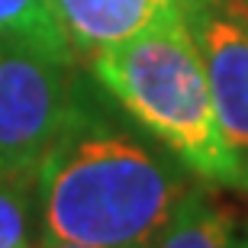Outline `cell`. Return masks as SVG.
<instances>
[{
  "label": "cell",
  "instance_id": "3957f363",
  "mask_svg": "<svg viewBox=\"0 0 248 248\" xmlns=\"http://www.w3.org/2000/svg\"><path fill=\"white\" fill-rule=\"evenodd\" d=\"M68 68L39 48L0 42V171H39L81 100Z\"/></svg>",
  "mask_w": 248,
  "mask_h": 248
},
{
  "label": "cell",
  "instance_id": "ba28073f",
  "mask_svg": "<svg viewBox=\"0 0 248 248\" xmlns=\"http://www.w3.org/2000/svg\"><path fill=\"white\" fill-rule=\"evenodd\" d=\"M39 171H0V248H32Z\"/></svg>",
  "mask_w": 248,
  "mask_h": 248
},
{
  "label": "cell",
  "instance_id": "8992f818",
  "mask_svg": "<svg viewBox=\"0 0 248 248\" xmlns=\"http://www.w3.org/2000/svg\"><path fill=\"white\" fill-rule=\"evenodd\" d=\"M239 206L206 187H190L148 248H242Z\"/></svg>",
  "mask_w": 248,
  "mask_h": 248
},
{
  "label": "cell",
  "instance_id": "9c48e42d",
  "mask_svg": "<svg viewBox=\"0 0 248 248\" xmlns=\"http://www.w3.org/2000/svg\"><path fill=\"white\" fill-rule=\"evenodd\" d=\"M32 248H93V245H81V242H64V239H55V235L42 232V235L32 242Z\"/></svg>",
  "mask_w": 248,
  "mask_h": 248
},
{
  "label": "cell",
  "instance_id": "8fae6325",
  "mask_svg": "<svg viewBox=\"0 0 248 248\" xmlns=\"http://www.w3.org/2000/svg\"><path fill=\"white\" fill-rule=\"evenodd\" d=\"M242 248H248V229H245V235H242Z\"/></svg>",
  "mask_w": 248,
  "mask_h": 248
},
{
  "label": "cell",
  "instance_id": "30bf717a",
  "mask_svg": "<svg viewBox=\"0 0 248 248\" xmlns=\"http://www.w3.org/2000/svg\"><path fill=\"white\" fill-rule=\"evenodd\" d=\"M187 3V16L190 13H197V10H203V7H229V10H242L239 7V0H184Z\"/></svg>",
  "mask_w": 248,
  "mask_h": 248
},
{
  "label": "cell",
  "instance_id": "5b68a950",
  "mask_svg": "<svg viewBox=\"0 0 248 248\" xmlns=\"http://www.w3.org/2000/svg\"><path fill=\"white\" fill-rule=\"evenodd\" d=\"M52 7L71 52L87 62L161 23L187 19L184 0H52Z\"/></svg>",
  "mask_w": 248,
  "mask_h": 248
},
{
  "label": "cell",
  "instance_id": "6da1fadb",
  "mask_svg": "<svg viewBox=\"0 0 248 248\" xmlns=\"http://www.w3.org/2000/svg\"><path fill=\"white\" fill-rule=\"evenodd\" d=\"M187 190L184 171L84 100L39 161L42 229L93 248H148Z\"/></svg>",
  "mask_w": 248,
  "mask_h": 248
},
{
  "label": "cell",
  "instance_id": "52a82bcc",
  "mask_svg": "<svg viewBox=\"0 0 248 248\" xmlns=\"http://www.w3.org/2000/svg\"><path fill=\"white\" fill-rule=\"evenodd\" d=\"M0 42H19L62 62H74L52 0H0Z\"/></svg>",
  "mask_w": 248,
  "mask_h": 248
},
{
  "label": "cell",
  "instance_id": "277c9868",
  "mask_svg": "<svg viewBox=\"0 0 248 248\" xmlns=\"http://www.w3.org/2000/svg\"><path fill=\"white\" fill-rule=\"evenodd\" d=\"M203 55L213 107L229 145L248 161V16L245 10L203 7L187 16Z\"/></svg>",
  "mask_w": 248,
  "mask_h": 248
},
{
  "label": "cell",
  "instance_id": "7a4b0ae2",
  "mask_svg": "<svg viewBox=\"0 0 248 248\" xmlns=\"http://www.w3.org/2000/svg\"><path fill=\"white\" fill-rule=\"evenodd\" d=\"M93 78L123 110L206 184L248 193V161L229 145L213 107L197 36L171 19L91 58Z\"/></svg>",
  "mask_w": 248,
  "mask_h": 248
}]
</instances>
